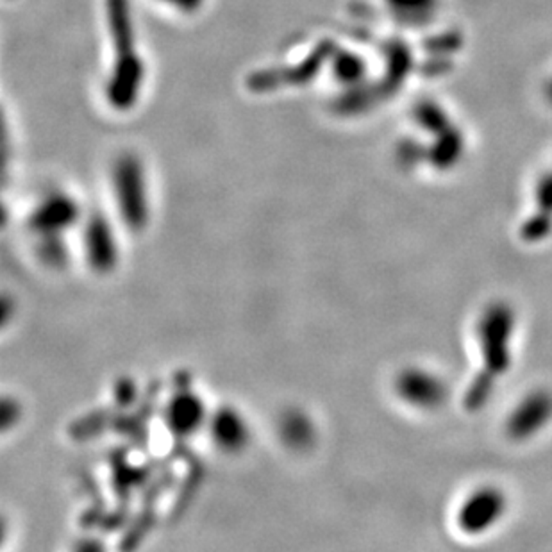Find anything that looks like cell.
<instances>
[{
	"mask_svg": "<svg viewBox=\"0 0 552 552\" xmlns=\"http://www.w3.org/2000/svg\"><path fill=\"white\" fill-rule=\"evenodd\" d=\"M547 99H548V103L552 104V81H550L548 87H547Z\"/></svg>",
	"mask_w": 552,
	"mask_h": 552,
	"instance_id": "obj_23",
	"label": "cell"
},
{
	"mask_svg": "<svg viewBox=\"0 0 552 552\" xmlns=\"http://www.w3.org/2000/svg\"><path fill=\"white\" fill-rule=\"evenodd\" d=\"M210 413V408L199 393L192 390H181L167 400L163 418L165 425L174 436L192 438L197 433L206 431Z\"/></svg>",
	"mask_w": 552,
	"mask_h": 552,
	"instance_id": "obj_8",
	"label": "cell"
},
{
	"mask_svg": "<svg viewBox=\"0 0 552 552\" xmlns=\"http://www.w3.org/2000/svg\"><path fill=\"white\" fill-rule=\"evenodd\" d=\"M83 256L90 270L99 276L115 272L120 261V242L115 224L104 213H90L81 224Z\"/></svg>",
	"mask_w": 552,
	"mask_h": 552,
	"instance_id": "obj_3",
	"label": "cell"
},
{
	"mask_svg": "<svg viewBox=\"0 0 552 552\" xmlns=\"http://www.w3.org/2000/svg\"><path fill=\"white\" fill-rule=\"evenodd\" d=\"M379 97H383L379 88L365 81L358 87L347 88V94L338 101L336 108L342 115H349V117L361 115V113H367Z\"/></svg>",
	"mask_w": 552,
	"mask_h": 552,
	"instance_id": "obj_18",
	"label": "cell"
},
{
	"mask_svg": "<svg viewBox=\"0 0 552 552\" xmlns=\"http://www.w3.org/2000/svg\"><path fill=\"white\" fill-rule=\"evenodd\" d=\"M391 17L408 28H424L438 13L440 0H384Z\"/></svg>",
	"mask_w": 552,
	"mask_h": 552,
	"instance_id": "obj_16",
	"label": "cell"
},
{
	"mask_svg": "<svg viewBox=\"0 0 552 552\" xmlns=\"http://www.w3.org/2000/svg\"><path fill=\"white\" fill-rule=\"evenodd\" d=\"M160 3L181 15H195L202 10L206 0H160Z\"/></svg>",
	"mask_w": 552,
	"mask_h": 552,
	"instance_id": "obj_22",
	"label": "cell"
},
{
	"mask_svg": "<svg viewBox=\"0 0 552 552\" xmlns=\"http://www.w3.org/2000/svg\"><path fill=\"white\" fill-rule=\"evenodd\" d=\"M515 309L504 302L495 301L488 304L479 318L477 336L482 354L481 374L497 381L511 365V336L515 331Z\"/></svg>",
	"mask_w": 552,
	"mask_h": 552,
	"instance_id": "obj_2",
	"label": "cell"
},
{
	"mask_svg": "<svg viewBox=\"0 0 552 552\" xmlns=\"http://www.w3.org/2000/svg\"><path fill=\"white\" fill-rule=\"evenodd\" d=\"M111 192L120 222L129 231H144L151 220L147 170L135 152H122L111 165Z\"/></svg>",
	"mask_w": 552,
	"mask_h": 552,
	"instance_id": "obj_1",
	"label": "cell"
},
{
	"mask_svg": "<svg viewBox=\"0 0 552 552\" xmlns=\"http://www.w3.org/2000/svg\"><path fill=\"white\" fill-rule=\"evenodd\" d=\"M465 154L463 133L450 126L447 131L434 136V142L427 147V161L440 172L452 170Z\"/></svg>",
	"mask_w": 552,
	"mask_h": 552,
	"instance_id": "obj_15",
	"label": "cell"
},
{
	"mask_svg": "<svg viewBox=\"0 0 552 552\" xmlns=\"http://www.w3.org/2000/svg\"><path fill=\"white\" fill-rule=\"evenodd\" d=\"M552 231V172L540 177L536 185V211L522 227L520 236L527 243L543 242Z\"/></svg>",
	"mask_w": 552,
	"mask_h": 552,
	"instance_id": "obj_12",
	"label": "cell"
},
{
	"mask_svg": "<svg viewBox=\"0 0 552 552\" xmlns=\"http://www.w3.org/2000/svg\"><path fill=\"white\" fill-rule=\"evenodd\" d=\"M395 393L406 404L418 409H436L449 399V388L441 377L436 374L408 367L400 370L393 383Z\"/></svg>",
	"mask_w": 552,
	"mask_h": 552,
	"instance_id": "obj_6",
	"label": "cell"
},
{
	"mask_svg": "<svg viewBox=\"0 0 552 552\" xmlns=\"http://www.w3.org/2000/svg\"><path fill=\"white\" fill-rule=\"evenodd\" d=\"M331 72L338 85L345 88L358 87L367 81L368 65L363 56L347 49H334L331 58Z\"/></svg>",
	"mask_w": 552,
	"mask_h": 552,
	"instance_id": "obj_17",
	"label": "cell"
},
{
	"mask_svg": "<svg viewBox=\"0 0 552 552\" xmlns=\"http://www.w3.org/2000/svg\"><path fill=\"white\" fill-rule=\"evenodd\" d=\"M38 256L44 265L62 268L69 263L67 236H38Z\"/></svg>",
	"mask_w": 552,
	"mask_h": 552,
	"instance_id": "obj_20",
	"label": "cell"
},
{
	"mask_svg": "<svg viewBox=\"0 0 552 552\" xmlns=\"http://www.w3.org/2000/svg\"><path fill=\"white\" fill-rule=\"evenodd\" d=\"M552 420V391L538 388L527 393L506 422V433L515 441H523L540 433Z\"/></svg>",
	"mask_w": 552,
	"mask_h": 552,
	"instance_id": "obj_9",
	"label": "cell"
},
{
	"mask_svg": "<svg viewBox=\"0 0 552 552\" xmlns=\"http://www.w3.org/2000/svg\"><path fill=\"white\" fill-rule=\"evenodd\" d=\"M336 47L331 42H324L318 45L317 51H313L311 56L306 58V62L302 65H297L293 69L288 70H274V72H261L256 74L252 79V85L256 90H268V88H279V87H302L306 83H309V79H313L322 65L325 62H329L333 51Z\"/></svg>",
	"mask_w": 552,
	"mask_h": 552,
	"instance_id": "obj_11",
	"label": "cell"
},
{
	"mask_svg": "<svg viewBox=\"0 0 552 552\" xmlns=\"http://www.w3.org/2000/svg\"><path fill=\"white\" fill-rule=\"evenodd\" d=\"M395 156H397V163L402 169H415L416 165L427 161V147H424L416 140L406 138V140L399 142Z\"/></svg>",
	"mask_w": 552,
	"mask_h": 552,
	"instance_id": "obj_21",
	"label": "cell"
},
{
	"mask_svg": "<svg viewBox=\"0 0 552 552\" xmlns=\"http://www.w3.org/2000/svg\"><path fill=\"white\" fill-rule=\"evenodd\" d=\"M384 76L377 85L383 97L402 88L413 69V56L404 42H388L384 47Z\"/></svg>",
	"mask_w": 552,
	"mask_h": 552,
	"instance_id": "obj_14",
	"label": "cell"
},
{
	"mask_svg": "<svg viewBox=\"0 0 552 552\" xmlns=\"http://www.w3.org/2000/svg\"><path fill=\"white\" fill-rule=\"evenodd\" d=\"M413 119L422 131L433 136H438L452 126L447 111L434 101H420L413 108Z\"/></svg>",
	"mask_w": 552,
	"mask_h": 552,
	"instance_id": "obj_19",
	"label": "cell"
},
{
	"mask_svg": "<svg viewBox=\"0 0 552 552\" xmlns=\"http://www.w3.org/2000/svg\"><path fill=\"white\" fill-rule=\"evenodd\" d=\"M277 434L284 447L295 452H304L313 447L317 440V427L306 411L290 408L283 411L277 420Z\"/></svg>",
	"mask_w": 552,
	"mask_h": 552,
	"instance_id": "obj_13",
	"label": "cell"
},
{
	"mask_svg": "<svg viewBox=\"0 0 552 552\" xmlns=\"http://www.w3.org/2000/svg\"><path fill=\"white\" fill-rule=\"evenodd\" d=\"M206 433L211 443L224 454L243 452L252 438L251 424L243 411L229 404L218 406L210 413Z\"/></svg>",
	"mask_w": 552,
	"mask_h": 552,
	"instance_id": "obj_7",
	"label": "cell"
},
{
	"mask_svg": "<svg viewBox=\"0 0 552 552\" xmlns=\"http://www.w3.org/2000/svg\"><path fill=\"white\" fill-rule=\"evenodd\" d=\"M85 220L79 201L65 192H53L40 199L29 217L33 233L38 236H67Z\"/></svg>",
	"mask_w": 552,
	"mask_h": 552,
	"instance_id": "obj_4",
	"label": "cell"
},
{
	"mask_svg": "<svg viewBox=\"0 0 552 552\" xmlns=\"http://www.w3.org/2000/svg\"><path fill=\"white\" fill-rule=\"evenodd\" d=\"M145 83V63L138 51L115 56L106 83V101L115 111H131L140 101Z\"/></svg>",
	"mask_w": 552,
	"mask_h": 552,
	"instance_id": "obj_5",
	"label": "cell"
},
{
	"mask_svg": "<svg viewBox=\"0 0 552 552\" xmlns=\"http://www.w3.org/2000/svg\"><path fill=\"white\" fill-rule=\"evenodd\" d=\"M506 495L495 486H482L468 495L463 502L457 523L468 534H481L488 531L506 511Z\"/></svg>",
	"mask_w": 552,
	"mask_h": 552,
	"instance_id": "obj_10",
	"label": "cell"
}]
</instances>
